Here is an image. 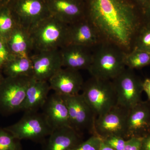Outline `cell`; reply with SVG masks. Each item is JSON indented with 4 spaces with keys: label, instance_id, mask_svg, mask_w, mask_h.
<instances>
[{
    "label": "cell",
    "instance_id": "cell-7",
    "mask_svg": "<svg viewBox=\"0 0 150 150\" xmlns=\"http://www.w3.org/2000/svg\"><path fill=\"white\" fill-rule=\"evenodd\" d=\"M143 81L126 68L112 81L117 98V105L129 110L142 101Z\"/></svg>",
    "mask_w": 150,
    "mask_h": 150
},
{
    "label": "cell",
    "instance_id": "cell-23",
    "mask_svg": "<svg viewBox=\"0 0 150 150\" xmlns=\"http://www.w3.org/2000/svg\"><path fill=\"white\" fill-rule=\"evenodd\" d=\"M17 24L12 13L8 9L0 11V36L3 39L7 40Z\"/></svg>",
    "mask_w": 150,
    "mask_h": 150
},
{
    "label": "cell",
    "instance_id": "cell-16",
    "mask_svg": "<svg viewBox=\"0 0 150 150\" xmlns=\"http://www.w3.org/2000/svg\"><path fill=\"white\" fill-rule=\"evenodd\" d=\"M63 68L79 71L88 69L93 58V48L68 44L59 49Z\"/></svg>",
    "mask_w": 150,
    "mask_h": 150
},
{
    "label": "cell",
    "instance_id": "cell-18",
    "mask_svg": "<svg viewBox=\"0 0 150 150\" xmlns=\"http://www.w3.org/2000/svg\"><path fill=\"white\" fill-rule=\"evenodd\" d=\"M81 142L79 133L72 127H63L54 129L43 143V150H73Z\"/></svg>",
    "mask_w": 150,
    "mask_h": 150
},
{
    "label": "cell",
    "instance_id": "cell-17",
    "mask_svg": "<svg viewBox=\"0 0 150 150\" xmlns=\"http://www.w3.org/2000/svg\"><path fill=\"white\" fill-rule=\"evenodd\" d=\"M51 15L68 25L85 18L77 0H46Z\"/></svg>",
    "mask_w": 150,
    "mask_h": 150
},
{
    "label": "cell",
    "instance_id": "cell-29",
    "mask_svg": "<svg viewBox=\"0 0 150 150\" xmlns=\"http://www.w3.org/2000/svg\"><path fill=\"white\" fill-rule=\"evenodd\" d=\"M142 137H132L128 139L124 150H142Z\"/></svg>",
    "mask_w": 150,
    "mask_h": 150
},
{
    "label": "cell",
    "instance_id": "cell-2",
    "mask_svg": "<svg viewBox=\"0 0 150 150\" xmlns=\"http://www.w3.org/2000/svg\"><path fill=\"white\" fill-rule=\"evenodd\" d=\"M126 53L115 45L101 42L93 48L92 61L88 71L92 77L112 81L126 68Z\"/></svg>",
    "mask_w": 150,
    "mask_h": 150
},
{
    "label": "cell",
    "instance_id": "cell-10",
    "mask_svg": "<svg viewBox=\"0 0 150 150\" xmlns=\"http://www.w3.org/2000/svg\"><path fill=\"white\" fill-rule=\"evenodd\" d=\"M62 96L68 108L71 127L80 134L85 130L93 133L96 116L82 95Z\"/></svg>",
    "mask_w": 150,
    "mask_h": 150
},
{
    "label": "cell",
    "instance_id": "cell-9",
    "mask_svg": "<svg viewBox=\"0 0 150 150\" xmlns=\"http://www.w3.org/2000/svg\"><path fill=\"white\" fill-rule=\"evenodd\" d=\"M12 13L17 24L28 31L51 15L46 0H16Z\"/></svg>",
    "mask_w": 150,
    "mask_h": 150
},
{
    "label": "cell",
    "instance_id": "cell-35",
    "mask_svg": "<svg viewBox=\"0 0 150 150\" xmlns=\"http://www.w3.org/2000/svg\"><path fill=\"white\" fill-rule=\"evenodd\" d=\"M4 78H3L1 74V73H0V86H1V84L3 80H4Z\"/></svg>",
    "mask_w": 150,
    "mask_h": 150
},
{
    "label": "cell",
    "instance_id": "cell-4",
    "mask_svg": "<svg viewBox=\"0 0 150 150\" xmlns=\"http://www.w3.org/2000/svg\"><path fill=\"white\" fill-rule=\"evenodd\" d=\"M81 93L96 117L117 105V98L112 81L91 77L84 82Z\"/></svg>",
    "mask_w": 150,
    "mask_h": 150
},
{
    "label": "cell",
    "instance_id": "cell-22",
    "mask_svg": "<svg viewBox=\"0 0 150 150\" xmlns=\"http://www.w3.org/2000/svg\"><path fill=\"white\" fill-rule=\"evenodd\" d=\"M124 63L126 68L134 70L150 65V52L133 48L125 53Z\"/></svg>",
    "mask_w": 150,
    "mask_h": 150
},
{
    "label": "cell",
    "instance_id": "cell-3",
    "mask_svg": "<svg viewBox=\"0 0 150 150\" xmlns=\"http://www.w3.org/2000/svg\"><path fill=\"white\" fill-rule=\"evenodd\" d=\"M69 25L51 15L29 31L33 50L37 52L59 50L67 45Z\"/></svg>",
    "mask_w": 150,
    "mask_h": 150
},
{
    "label": "cell",
    "instance_id": "cell-27",
    "mask_svg": "<svg viewBox=\"0 0 150 150\" xmlns=\"http://www.w3.org/2000/svg\"><path fill=\"white\" fill-rule=\"evenodd\" d=\"M103 141L114 150H124L127 139L123 137L113 136L106 138Z\"/></svg>",
    "mask_w": 150,
    "mask_h": 150
},
{
    "label": "cell",
    "instance_id": "cell-37",
    "mask_svg": "<svg viewBox=\"0 0 150 150\" xmlns=\"http://www.w3.org/2000/svg\"><path fill=\"white\" fill-rule=\"evenodd\" d=\"M8 1V0H0V1Z\"/></svg>",
    "mask_w": 150,
    "mask_h": 150
},
{
    "label": "cell",
    "instance_id": "cell-8",
    "mask_svg": "<svg viewBox=\"0 0 150 150\" xmlns=\"http://www.w3.org/2000/svg\"><path fill=\"white\" fill-rule=\"evenodd\" d=\"M129 110L116 106L97 116L95 121L93 134L103 140L117 136L126 139V123Z\"/></svg>",
    "mask_w": 150,
    "mask_h": 150
},
{
    "label": "cell",
    "instance_id": "cell-32",
    "mask_svg": "<svg viewBox=\"0 0 150 150\" xmlns=\"http://www.w3.org/2000/svg\"><path fill=\"white\" fill-rule=\"evenodd\" d=\"M143 19L145 22L150 23V1L145 8Z\"/></svg>",
    "mask_w": 150,
    "mask_h": 150
},
{
    "label": "cell",
    "instance_id": "cell-30",
    "mask_svg": "<svg viewBox=\"0 0 150 150\" xmlns=\"http://www.w3.org/2000/svg\"><path fill=\"white\" fill-rule=\"evenodd\" d=\"M142 150H150V132L142 137Z\"/></svg>",
    "mask_w": 150,
    "mask_h": 150
},
{
    "label": "cell",
    "instance_id": "cell-6",
    "mask_svg": "<svg viewBox=\"0 0 150 150\" xmlns=\"http://www.w3.org/2000/svg\"><path fill=\"white\" fill-rule=\"evenodd\" d=\"M32 76L7 77L0 86V114L8 116L21 111Z\"/></svg>",
    "mask_w": 150,
    "mask_h": 150
},
{
    "label": "cell",
    "instance_id": "cell-24",
    "mask_svg": "<svg viewBox=\"0 0 150 150\" xmlns=\"http://www.w3.org/2000/svg\"><path fill=\"white\" fill-rule=\"evenodd\" d=\"M133 48L150 52V23L144 22L142 25L135 38Z\"/></svg>",
    "mask_w": 150,
    "mask_h": 150
},
{
    "label": "cell",
    "instance_id": "cell-26",
    "mask_svg": "<svg viewBox=\"0 0 150 150\" xmlns=\"http://www.w3.org/2000/svg\"><path fill=\"white\" fill-rule=\"evenodd\" d=\"M103 140L96 135H93L88 139L81 142L73 150H99Z\"/></svg>",
    "mask_w": 150,
    "mask_h": 150
},
{
    "label": "cell",
    "instance_id": "cell-15",
    "mask_svg": "<svg viewBox=\"0 0 150 150\" xmlns=\"http://www.w3.org/2000/svg\"><path fill=\"white\" fill-rule=\"evenodd\" d=\"M42 109V113L53 130L71 127L68 108L61 96L54 93L48 96Z\"/></svg>",
    "mask_w": 150,
    "mask_h": 150
},
{
    "label": "cell",
    "instance_id": "cell-5",
    "mask_svg": "<svg viewBox=\"0 0 150 150\" xmlns=\"http://www.w3.org/2000/svg\"><path fill=\"white\" fill-rule=\"evenodd\" d=\"M4 128L20 141L29 140L36 143H44L54 131L42 112H25L18 121Z\"/></svg>",
    "mask_w": 150,
    "mask_h": 150
},
{
    "label": "cell",
    "instance_id": "cell-33",
    "mask_svg": "<svg viewBox=\"0 0 150 150\" xmlns=\"http://www.w3.org/2000/svg\"><path fill=\"white\" fill-rule=\"evenodd\" d=\"M99 150H115L110 147L109 146H108L107 144L103 141H102V144H101V146H100V149Z\"/></svg>",
    "mask_w": 150,
    "mask_h": 150
},
{
    "label": "cell",
    "instance_id": "cell-21",
    "mask_svg": "<svg viewBox=\"0 0 150 150\" xmlns=\"http://www.w3.org/2000/svg\"><path fill=\"white\" fill-rule=\"evenodd\" d=\"M3 67L7 77L32 76V62L30 57L13 56Z\"/></svg>",
    "mask_w": 150,
    "mask_h": 150
},
{
    "label": "cell",
    "instance_id": "cell-25",
    "mask_svg": "<svg viewBox=\"0 0 150 150\" xmlns=\"http://www.w3.org/2000/svg\"><path fill=\"white\" fill-rule=\"evenodd\" d=\"M21 141L5 128L0 127V150H22Z\"/></svg>",
    "mask_w": 150,
    "mask_h": 150
},
{
    "label": "cell",
    "instance_id": "cell-28",
    "mask_svg": "<svg viewBox=\"0 0 150 150\" xmlns=\"http://www.w3.org/2000/svg\"><path fill=\"white\" fill-rule=\"evenodd\" d=\"M6 42L0 36V62L4 64L13 57Z\"/></svg>",
    "mask_w": 150,
    "mask_h": 150
},
{
    "label": "cell",
    "instance_id": "cell-19",
    "mask_svg": "<svg viewBox=\"0 0 150 150\" xmlns=\"http://www.w3.org/2000/svg\"><path fill=\"white\" fill-rule=\"evenodd\" d=\"M51 90L48 81L38 80L33 78L28 87L21 111L38 112L46 103Z\"/></svg>",
    "mask_w": 150,
    "mask_h": 150
},
{
    "label": "cell",
    "instance_id": "cell-36",
    "mask_svg": "<svg viewBox=\"0 0 150 150\" xmlns=\"http://www.w3.org/2000/svg\"><path fill=\"white\" fill-rule=\"evenodd\" d=\"M3 65H3V63L0 62V68H1V67H2Z\"/></svg>",
    "mask_w": 150,
    "mask_h": 150
},
{
    "label": "cell",
    "instance_id": "cell-31",
    "mask_svg": "<svg viewBox=\"0 0 150 150\" xmlns=\"http://www.w3.org/2000/svg\"><path fill=\"white\" fill-rule=\"evenodd\" d=\"M143 91L147 96L148 101H150V78H147L143 81Z\"/></svg>",
    "mask_w": 150,
    "mask_h": 150
},
{
    "label": "cell",
    "instance_id": "cell-14",
    "mask_svg": "<svg viewBox=\"0 0 150 150\" xmlns=\"http://www.w3.org/2000/svg\"><path fill=\"white\" fill-rule=\"evenodd\" d=\"M95 28L86 17L69 25L67 43L93 48L101 43Z\"/></svg>",
    "mask_w": 150,
    "mask_h": 150
},
{
    "label": "cell",
    "instance_id": "cell-1",
    "mask_svg": "<svg viewBox=\"0 0 150 150\" xmlns=\"http://www.w3.org/2000/svg\"><path fill=\"white\" fill-rule=\"evenodd\" d=\"M86 17L93 25L101 42L110 43L128 52L143 18L126 0H89Z\"/></svg>",
    "mask_w": 150,
    "mask_h": 150
},
{
    "label": "cell",
    "instance_id": "cell-12",
    "mask_svg": "<svg viewBox=\"0 0 150 150\" xmlns=\"http://www.w3.org/2000/svg\"><path fill=\"white\" fill-rule=\"evenodd\" d=\"M33 78L40 81H48L63 68L59 50L37 52L31 57Z\"/></svg>",
    "mask_w": 150,
    "mask_h": 150
},
{
    "label": "cell",
    "instance_id": "cell-13",
    "mask_svg": "<svg viewBox=\"0 0 150 150\" xmlns=\"http://www.w3.org/2000/svg\"><path fill=\"white\" fill-rule=\"evenodd\" d=\"M140 102L130 109L126 123V139L142 137L150 132V103Z\"/></svg>",
    "mask_w": 150,
    "mask_h": 150
},
{
    "label": "cell",
    "instance_id": "cell-11",
    "mask_svg": "<svg viewBox=\"0 0 150 150\" xmlns=\"http://www.w3.org/2000/svg\"><path fill=\"white\" fill-rule=\"evenodd\" d=\"M48 82L51 90L63 96L79 94L84 82L79 71L65 68L59 70Z\"/></svg>",
    "mask_w": 150,
    "mask_h": 150
},
{
    "label": "cell",
    "instance_id": "cell-34",
    "mask_svg": "<svg viewBox=\"0 0 150 150\" xmlns=\"http://www.w3.org/2000/svg\"><path fill=\"white\" fill-rule=\"evenodd\" d=\"M137 1L138 3H139L141 5L144 6L145 8L146 6L148 4L150 0H137Z\"/></svg>",
    "mask_w": 150,
    "mask_h": 150
},
{
    "label": "cell",
    "instance_id": "cell-20",
    "mask_svg": "<svg viewBox=\"0 0 150 150\" xmlns=\"http://www.w3.org/2000/svg\"><path fill=\"white\" fill-rule=\"evenodd\" d=\"M11 54L15 57L30 58L33 46L29 32L17 24L7 40Z\"/></svg>",
    "mask_w": 150,
    "mask_h": 150
}]
</instances>
